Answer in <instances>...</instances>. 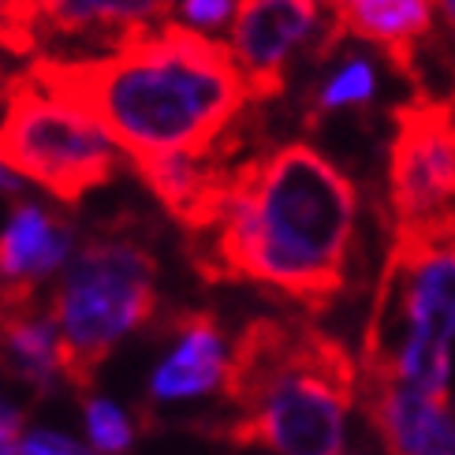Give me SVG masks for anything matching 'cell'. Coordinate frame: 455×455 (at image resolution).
Listing matches in <instances>:
<instances>
[{
    "instance_id": "6da1fadb",
    "label": "cell",
    "mask_w": 455,
    "mask_h": 455,
    "mask_svg": "<svg viewBox=\"0 0 455 455\" xmlns=\"http://www.w3.org/2000/svg\"><path fill=\"white\" fill-rule=\"evenodd\" d=\"M358 232V187L317 146L288 142L235 164L210 243L191 246L205 280L258 283L310 310L344 295Z\"/></svg>"
},
{
    "instance_id": "7a4b0ae2",
    "label": "cell",
    "mask_w": 455,
    "mask_h": 455,
    "mask_svg": "<svg viewBox=\"0 0 455 455\" xmlns=\"http://www.w3.org/2000/svg\"><path fill=\"white\" fill-rule=\"evenodd\" d=\"M30 75L98 120L131 161L205 157L251 101L232 45L172 19L108 56H37Z\"/></svg>"
},
{
    "instance_id": "3957f363",
    "label": "cell",
    "mask_w": 455,
    "mask_h": 455,
    "mask_svg": "<svg viewBox=\"0 0 455 455\" xmlns=\"http://www.w3.org/2000/svg\"><path fill=\"white\" fill-rule=\"evenodd\" d=\"M49 310L60 329L64 381L75 392H90L101 363L120 339L149 325L157 314L154 251L120 232L79 243L60 273Z\"/></svg>"
},
{
    "instance_id": "277c9868",
    "label": "cell",
    "mask_w": 455,
    "mask_h": 455,
    "mask_svg": "<svg viewBox=\"0 0 455 455\" xmlns=\"http://www.w3.org/2000/svg\"><path fill=\"white\" fill-rule=\"evenodd\" d=\"M358 392V366L344 339L299 321L295 344L276 377L235 419L210 433L235 448H269L276 455H339L344 419Z\"/></svg>"
},
{
    "instance_id": "5b68a950",
    "label": "cell",
    "mask_w": 455,
    "mask_h": 455,
    "mask_svg": "<svg viewBox=\"0 0 455 455\" xmlns=\"http://www.w3.org/2000/svg\"><path fill=\"white\" fill-rule=\"evenodd\" d=\"M0 161L75 205L120 172V146L79 105L23 71L0 93Z\"/></svg>"
},
{
    "instance_id": "8992f818",
    "label": "cell",
    "mask_w": 455,
    "mask_h": 455,
    "mask_svg": "<svg viewBox=\"0 0 455 455\" xmlns=\"http://www.w3.org/2000/svg\"><path fill=\"white\" fill-rule=\"evenodd\" d=\"M411 336L455 339V210L395 224L363 339V377H385Z\"/></svg>"
},
{
    "instance_id": "52a82bcc",
    "label": "cell",
    "mask_w": 455,
    "mask_h": 455,
    "mask_svg": "<svg viewBox=\"0 0 455 455\" xmlns=\"http://www.w3.org/2000/svg\"><path fill=\"white\" fill-rule=\"evenodd\" d=\"M388 210L395 224L455 210V101L414 93L392 108Z\"/></svg>"
},
{
    "instance_id": "ba28073f",
    "label": "cell",
    "mask_w": 455,
    "mask_h": 455,
    "mask_svg": "<svg viewBox=\"0 0 455 455\" xmlns=\"http://www.w3.org/2000/svg\"><path fill=\"white\" fill-rule=\"evenodd\" d=\"M239 124L228 131L205 157L168 154V157L135 161L142 183L164 205V213L176 224H183V232L195 235V239L213 232V228L220 224V217H224V210H228L232 176H235V164H239V161L232 164V157L246 142V131Z\"/></svg>"
},
{
    "instance_id": "9c48e42d",
    "label": "cell",
    "mask_w": 455,
    "mask_h": 455,
    "mask_svg": "<svg viewBox=\"0 0 455 455\" xmlns=\"http://www.w3.org/2000/svg\"><path fill=\"white\" fill-rule=\"evenodd\" d=\"M317 0H239L232 19V52L251 101H273L288 86L295 49L317 27Z\"/></svg>"
},
{
    "instance_id": "30bf717a",
    "label": "cell",
    "mask_w": 455,
    "mask_h": 455,
    "mask_svg": "<svg viewBox=\"0 0 455 455\" xmlns=\"http://www.w3.org/2000/svg\"><path fill=\"white\" fill-rule=\"evenodd\" d=\"M433 34V0H347L329 4V27L314 60H329L344 37H358L381 49L395 75L422 86L419 56Z\"/></svg>"
},
{
    "instance_id": "8fae6325",
    "label": "cell",
    "mask_w": 455,
    "mask_h": 455,
    "mask_svg": "<svg viewBox=\"0 0 455 455\" xmlns=\"http://www.w3.org/2000/svg\"><path fill=\"white\" fill-rule=\"evenodd\" d=\"M363 407L385 455H455L448 400H433L385 377H363Z\"/></svg>"
},
{
    "instance_id": "7c38bea8",
    "label": "cell",
    "mask_w": 455,
    "mask_h": 455,
    "mask_svg": "<svg viewBox=\"0 0 455 455\" xmlns=\"http://www.w3.org/2000/svg\"><path fill=\"white\" fill-rule=\"evenodd\" d=\"M75 254V232L64 217L37 202H19L0 232V299L23 302Z\"/></svg>"
},
{
    "instance_id": "4fadbf2b",
    "label": "cell",
    "mask_w": 455,
    "mask_h": 455,
    "mask_svg": "<svg viewBox=\"0 0 455 455\" xmlns=\"http://www.w3.org/2000/svg\"><path fill=\"white\" fill-rule=\"evenodd\" d=\"M172 347L161 358V366L149 377V395L161 403L195 400V395H210L224 385L228 355H224V332L220 321L205 310L176 314L168 325Z\"/></svg>"
},
{
    "instance_id": "5bb4252c",
    "label": "cell",
    "mask_w": 455,
    "mask_h": 455,
    "mask_svg": "<svg viewBox=\"0 0 455 455\" xmlns=\"http://www.w3.org/2000/svg\"><path fill=\"white\" fill-rule=\"evenodd\" d=\"M37 42L56 37H98L112 49L124 45L149 27H157L172 12V0H30Z\"/></svg>"
},
{
    "instance_id": "9a60e30c",
    "label": "cell",
    "mask_w": 455,
    "mask_h": 455,
    "mask_svg": "<svg viewBox=\"0 0 455 455\" xmlns=\"http://www.w3.org/2000/svg\"><path fill=\"white\" fill-rule=\"evenodd\" d=\"M0 366L37 395L64 381V347L52 310H42L34 299H0Z\"/></svg>"
},
{
    "instance_id": "2e32d148",
    "label": "cell",
    "mask_w": 455,
    "mask_h": 455,
    "mask_svg": "<svg viewBox=\"0 0 455 455\" xmlns=\"http://www.w3.org/2000/svg\"><path fill=\"white\" fill-rule=\"evenodd\" d=\"M377 98V71L363 56H347L344 68H336L321 86H314L310 93V108H307V124L321 127V120L332 116V112H366Z\"/></svg>"
},
{
    "instance_id": "e0dca14e",
    "label": "cell",
    "mask_w": 455,
    "mask_h": 455,
    "mask_svg": "<svg viewBox=\"0 0 455 455\" xmlns=\"http://www.w3.org/2000/svg\"><path fill=\"white\" fill-rule=\"evenodd\" d=\"M83 419H86V437H90L93 451L124 455L131 444H135V422H131V414L120 403L105 400V395H86Z\"/></svg>"
},
{
    "instance_id": "ac0fdd59",
    "label": "cell",
    "mask_w": 455,
    "mask_h": 455,
    "mask_svg": "<svg viewBox=\"0 0 455 455\" xmlns=\"http://www.w3.org/2000/svg\"><path fill=\"white\" fill-rule=\"evenodd\" d=\"M235 4L239 0H176L172 8L180 12L183 27H191L198 34H213L235 19Z\"/></svg>"
},
{
    "instance_id": "d6986e66",
    "label": "cell",
    "mask_w": 455,
    "mask_h": 455,
    "mask_svg": "<svg viewBox=\"0 0 455 455\" xmlns=\"http://www.w3.org/2000/svg\"><path fill=\"white\" fill-rule=\"evenodd\" d=\"M19 455H93V448L71 441L68 433H52V429H30L23 433Z\"/></svg>"
},
{
    "instance_id": "ffe728a7",
    "label": "cell",
    "mask_w": 455,
    "mask_h": 455,
    "mask_svg": "<svg viewBox=\"0 0 455 455\" xmlns=\"http://www.w3.org/2000/svg\"><path fill=\"white\" fill-rule=\"evenodd\" d=\"M23 411L15 403L0 400V455H19V444H23Z\"/></svg>"
},
{
    "instance_id": "44dd1931",
    "label": "cell",
    "mask_w": 455,
    "mask_h": 455,
    "mask_svg": "<svg viewBox=\"0 0 455 455\" xmlns=\"http://www.w3.org/2000/svg\"><path fill=\"white\" fill-rule=\"evenodd\" d=\"M23 191H27V183L12 172V168H8L4 161H0V195H12V198H19Z\"/></svg>"
},
{
    "instance_id": "7402d4cb",
    "label": "cell",
    "mask_w": 455,
    "mask_h": 455,
    "mask_svg": "<svg viewBox=\"0 0 455 455\" xmlns=\"http://www.w3.org/2000/svg\"><path fill=\"white\" fill-rule=\"evenodd\" d=\"M437 8H441L444 23H448V27H451V34H455V0H437Z\"/></svg>"
}]
</instances>
